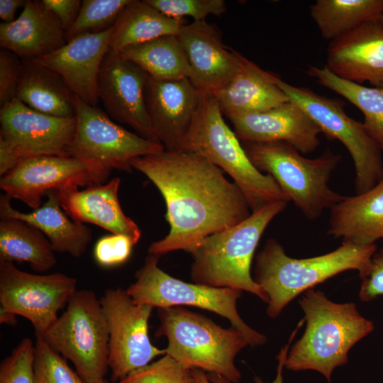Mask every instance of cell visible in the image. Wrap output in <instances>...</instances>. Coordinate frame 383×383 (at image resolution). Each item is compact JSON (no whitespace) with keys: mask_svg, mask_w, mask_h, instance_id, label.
<instances>
[{"mask_svg":"<svg viewBox=\"0 0 383 383\" xmlns=\"http://www.w3.org/2000/svg\"><path fill=\"white\" fill-rule=\"evenodd\" d=\"M192 376L194 383H231L219 374L210 373L206 375L204 371L199 369H192Z\"/></svg>","mask_w":383,"mask_h":383,"instance_id":"obj_45","label":"cell"},{"mask_svg":"<svg viewBox=\"0 0 383 383\" xmlns=\"http://www.w3.org/2000/svg\"><path fill=\"white\" fill-rule=\"evenodd\" d=\"M121 179L106 184L53 191L64 211L79 223L96 225L113 234L123 235L135 245L141 237L138 225L123 211L118 200Z\"/></svg>","mask_w":383,"mask_h":383,"instance_id":"obj_22","label":"cell"},{"mask_svg":"<svg viewBox=\"0 0 383 383\" xmlns=\"http://www.w3.org/2000/svg\"><path fill=\"white\" fill-rule=\"evenodd\" d=\"M158 257L149 254L136 272V280L126 289L134 302L152 308L165 309L192 306L206 309L226 318L252 347L262 345L267 338L242 319L237 309L241 290L192 284L177 279L157 265Z\"/></svg>","mask_w":383,"mask_h":383,"instance_id":"obj_9","label":"cell"},{"mask_svg":"<svg viewBox=\"0 0 383 383\" xmlns=\"http://www.w3.org/2000/svg\"><path fill=\"white\" fill-rule=\"evenodd\" d=\"M242 145L252 165L270 175L308 219L318 218L343 199L329 186L340 155L328 150L308 158L284 142H243Z\"/></svg>","mask_w":383,"mask_h":383,"instance_id":"obj_6","label":"cell"},{"mask_svg":"<svg viewBox=\"0 0 383 383\" xmlns=\"http://www.w3.org/2000/svg\"><path fill=\"white\" fill-rule=\"evenodd\" d=\"M94 383H109L108 381L106 379H102L96 382H94Z\"/></svg>","mask_w":383,"mask_h":383,"instance_id":"obj_47","label":"cell"},{"mask_svg":"<svg viewBox=\"0 0 383 383\" xmlns=\"http://www.w3.org/2000/svg\"><path fill=\"white\" fill-rule=\"evenodd\" d=\"M65 30L56 16L38 0H27L20 16L0 24V45L21 60L38 59L66 43Z\"/></svg>","mask_w":383,"mask_h":383,"instance_id":"obj_23","label":"cell"},{"mask_svg":"<svg viewBox=\"0 0 383 383\" xmlns=\"http://www.w3.org/2000/svg\"><path fill=\"white\" fill-rule=\"evenodd\" d=\"M328 233L357 245L383 239V175L367 192L344 196L330 210Z\"/></svg>","mask_w":383,"mask_h":383,"instance_id":"obj_24","label":"cell"},{"mask_svg":"<svg viewBox=\"0 0 383 383\" xmlns=\"http://www.w3.org/2000/svg\"><path fill=\"white\" fill-rule=\"evenodd\" d=\"M66 306L39 338L71 361L86 383L104 379L109 369V335L100 299L92 290H77Z\"/></svg>","mask_w":383,"mask_h":383,"instance_id":"obj_8","label":"cell"},{"mask_svg":"<svg viewBox=\"0 0 383 383\" xmlns=\"http://www.w3.org/2000/svg\"><path fill=\"white\" fill-rule=\"evenodd\" d=\"M77 121L70 156L89 167L106 181L113 170L131 172V160L165 150L157 142L143 138L113 122L97 106H89L73 94Z\"/></svg>","mask_w":383,"mask_h":383,"instance_id":"obj_10","label":"cell"},{"mask_svg":"<svg viewBox=\"0 0 383 383\" xmlns=\"http://www.w3.org/2000/svg\"><path fill=\"white\" fill-rule=\"evenodd\" d=\"M99 184L104 182L89 167L71 156L25 158L0 179L4 194L33 210L49 192Z\"/></svg>","mask_w":383,"mask_h":383,"instance_id":"obj_15","label":"cell"},{"mask_svg":"<svg viewBox=\"0 0 383 383\" xmlns=\"http://www.w3.org/2000/svg\"><path fill=\"white\" fill-rule=\"evenodd\" d=\"M46 196V201L39 208L30 213H23L13 208L8 195L1 194V219L13 218L24 221L47 237L55 252L81 257L91 240V229L69 218L53 191Z\"/></svg>","mask_w":383,"mask_h":383,"instance_id":"obj_25","label":"cell"},{"mask_svg":"<svg viewBox=\"0 0 383 383\" xmlns=\"http://www.w3.org/2000/svg\"><path fill=\"white\" fill-rule=\"evenodd\" d=\"M240 141L225 122L215 96L201 90L199 105L182 151L199 154L228 174L252 212L274 201L289 202L275 180L252 165Z\"/></svg>","mask_w":383,"mask_h":383,"instance_id":"obj_4","label":"cell"},{"mask_svg":"<svg viewBox=\"0 0 383 383\" xmlns=\"http://www.w3.org/2000/svg\"><path fill=\"white\" fill-rule=\"evenodd\" d=\"M177 38L200 90L214 94L242 70L248 59L226 47L218 29L206 20L184 24Z\"/></svg>","mask_w":383,"mask_h":383,"instance_id":"obj_17","label":"cell"},{"mask_svg":"<svg viewBox=\"0 0 383 383\" xmlns=\"http://www.w3.org/2000/svg\"><path fill=\"white\" fill-rule=\"evenodd\" d=\"M0 138L21 160L41 155L70 156L75 117L62 118L33 110L18 99L1 107Z\"/></svg>","mask_w":383,"mask_h":383,"instance_id":"obj_16","label":"cell"},{"mask_svg":"<svg viewBox=\"0 0 383 383\" xmlns=\"http://www.w3.org/2000/svg\"><path fill=\"white\" fill-rule=\"evenodd\" d=\"M148 76L138 65L109 49L99 71L97 94L111 118L145 139L160 143L146 107Z\"/></svg>","mask_w":383,"mask_h":383,"instance_id":"obj_14","label":"cell"},{"mask_svg":"<svg viewBox=\"0 0 383 383\" xmlns=\"http://www.w3.org/2000/svg\"><path fill=\"white\" fill-rule=\"evenodd\" d=\"M242 142H284L303 155L320 145V129L307 114L289 100L274 108L228 118Z\"/></svg>","mask_w":383,"mask_h":383,"instance_id":"obj_20","label":"cell"},{"mask_svg":"<svg viewBox=\"0 0 383 383\" xmlns=\"http://www.w3.org/2000/svg\"><path fill=\"white\" fill-rule=\"evenodd\" d=\"M325 67L343 79L383 88V25L367 23L330 41Z\"/></svg>","mask_w":383,"mask_h":383,"instance_id":"obj_21","label":"cell"},{"mask_svg":"<svg viewBox=\"0 0 383 383\" xmlns=\"http://www.w3.org/2000/svg\"><path fill=\"white\" fill-rule=\"evenodd\" d=\"M21 158L12 148L0 138V175L6 174L13 168L20 161Z\"/></svg>","mask_w":383,"mask_h":383,"instance_id":"obj_42","label":"cell"},{"mask_svg":"<svg viewBox=\"0 0 383 383\" xmlns=\"http://www.w3.org/2000/svg\"><path fill=\"white\" fill-rule=\"evenodd\" d=\"M116 383H194L192 369L167 355L133 370Z\"/></svg>","mask_w":383,"mask_h":383,"instance_id":"obj_35","label":"cell"},{"mask_svg":"<svg viewBox=\"0 0 383 383\" xmlns=\"http://www.w3.org/2000/svg\"><path fill=\"white\" fill-rule=\"evenodd\" d=\"M277 77L248 59L232 80L213 94L227 118L264 111L289 101Z\"/></svg>","mask_w":383,"mask_h":383,"instance_id":"obj_26","label":"cell"},{"mask_svg":"<svg viewBox=\"0 0 383 383\" xmlns=\"http://www.w3.org/2000/svg\"><path fill=\"white\" fill-rule=\"evenodd\" d=\"M277 84L288 99L299 106L330 139L340 142L355 167L356 194L374 187L383 175L382 150L362 123L350 117L340 101L296 87L277 77Z\"/></svg>","mask_w":383,"mask_h":383,"instance_id":"obj_11","label":"cell"},{"mask_svg":"<svg viewBox=\"0 0 383 383\" xmlns=\"http://www.w3.org/2000/svg\"><path fill=\"white\" fill-rule=\"evenodd\" d=\"M360 278L359 297L361 301H370L383 296V243L372 255L367 272Z\"/></svg>","mask_w":383,"mask_h":383,"instance_id":"obj_40","label":"cell"},{"mask_svg":"<svg viewBox=\"0 0 383 383\" xmlns=\"http://www.w3.org/2000/svg\"><path fill=\"white\" fill-rule=\"evenodd\" d=\"M24 0H0V17L4 23L15 21V14L19 7H24Z\"/></svg>","mask_w":383,"mask_h":383,"instance_id":"obj_43","label":"cell"},{"mask_svg":"<svg viewBox=\"0 0 383 383\" xmlns=\"http://www.w3.org/2000/svg\"><path fill=\"white\" fill-rule=\"evenodd\" d=\"M131 0H83L79 16L65 33L66 42L87 33L111 28Z\"/></svg>","mask_w":383,"mask_h":383,"instance_id":"obj_33","label":"cell"},{"mask_svg":"<svg viewBox=\"0 0 383 383\" xmlns=\"http://www.w3.org/2000/svg\"><path fill=\"white\" fill-rule=\"evenodd\" d=\"M16 98L48 115L75 117L73 94L62 78L36 60H22Z\"/></svg>","mask_w":383,"mask_h":383,"instance_id":"obj_27","label":"cell"},{"mask_svg":"<svg viewBox=\"0 0 383 383\" xmlns=\"http://www.w3.org/2000/svg\"><path fill=\"white\" fill-rule=\"evenodd\" d=\"M15 314L0 309V322L9 325H14L16 323V318Z\"/></svg>","mask_w":383,"mask_h":383,"instance_id":"obj_46","label":"cell"},{"mask_svg":"<svg viewBox=\"0 0 383 383\" xmlns=\"http://www.w3.org/2000/svg\"><path fill=\"white\" fill-rule=\"evenodd\" d=\"M149 76L159 79L189 78L192 72L177 35H167L128 47L118 52Z\"/></svg>","mask_w":383,"mask_h":383,"instance_id":"obj_31","label":"cell"},{"mask_svg":"<svg viewBox=\"0 0 383 383\" xmlns=\"http://www.w3.org/2000/svg\"><path fill=\"white\" fill-rule=\"evenodd\" d=\"M306 73L321 85L344 97L362 113L365 130L383 151V88L368 87L343 79L325 66L309 65Z\"/></svg>","mask_w":383,"mask_h":383,"instance_id":"obj_32","label":"cell"},{"mask_svg":"<svg viewBox=\"0 0 383 383\" xmlns=\"http://www.w3.org/2000/svg\"><path fill=\"white\" fill-rule=\"evenodd\" d=\"M156 337L167 339L166 355L190 369L219 374L238 383L241 374L236 355L248 344L236 329H226L181 306L159 309Z\"/></svg>","mask_w":383,"mask_h":383,"instance_id":"obj_7","label":"cell"},{"mask_svg":"<svg viewBox=\"0 0 383 383\" xmlns=\"http://www.w3.org/2000/svg\"><path fill=\"white\" fill-rule=\"evenodd\" d=\"M183 19L168 17L145 0H131L113 25L110 49H123L167 35H177L184 25Z\"/></svg>","mask_w":383,"mask_h":383,"instance_id":"obj_28","label":"cell"},{"mask_svg":"<svg viewBox=\"0 0 383 383\" xmlns=\"http://www.w3.org/2000/svg\"><path fill=\"white\" fill-rule=\"evenodd\" d=\"M310 13L321 37L332 41L362 25L379 21L383 0H317Z\"/></svg>","mask_w":383,"mask_h":383,"instance_id":"obj_30","label":"cell"},{"mask_svg":"<svg viewBox=\"0 0 383 383\" xmlns=\"http://www.w3.org/2000/svg\"><path fill=\"white\" fill-rule=\"evenodd\" d=\"M35 383H86L43 338L36 337Z\"/></svg>","mask_w":383,"mask_h":383,"instance_id":"obj_34","label":"cell"},{"mask_svg":"<svg viewBox=\"0 0 383 383\" xmlns=\"http://www.w3.org/2000/svg\"><path fill=\"white\" fill-rule=\"evenodd\" d=\"M42 1L56 16L65 33L77 20L82 3L79 0H42Z\"/></svg>","mask_w":383,"mask_h":383,"instance_id":"obj_41","label":"cell"},{"mask_svg":"<svg viewBox=\"0 0 383 383\" xmlns=\"http://www.w3.org/2000/svg\"><path fill=\"white\" fill-rule=\"evenodd\" d=\"M22 60L13 52L0 50V106L16 98Z\"/></svg>","mask_w":383,"mask_h":383,"instance_id":"obj_39","label":"cell"},{"mask_svg":"<svg viewBox=\"0 0 383 383\" xmlns=\"http://www.w3.org/2000/svg\"><path fill=\"white\" fill-rule=\"evenodd\" d=\"M113 30V26L100 33L78 35L58 50L35 60L58 74L81 101L96 107L98 77L110 49Z\"/></svg>","mask_w":383,"mask_h":383,"instance_id":"obj_19","label":"cell"},{"mask_svg":"<svg viewBox=\"0 0 383 383\" xmlns=\"http://www.w3.org/2000/svg\"><path fill=\"white\" fill-rule=\"evenodd\" d=\"M77 284L75 278L62 273L32 274L0 260V309L28 319L36 337H41L76 292Z\"/></svg>","mask_w":383,"mask_h":383,"instance_id":"obj_12","label":"cell"},{"mask_svg":"<svg viewBox=\"0 0 383 383\" xmlns=\"http://www.w3.org/2000/svg\"><path fill=\"white\" fill-rule=\"evenodd\" d=\"M35 345L23 338L0 365V383H35Z\"/></svg>","mask_w":383,"mask_h":383,"instance_id":"obj_37","label":"cell"},{"mask_svg":"<svg viewBox=\"0 0 383 383\" xmlns=\"http://www.w3.org/2000/svg\"><path fill=\"white\" fill-rule=\"evenodd\" d=\"M0 260L28 262L39 272L52 269L57 263L47 237L30 223L13 218L0 221Z\"/></svg>","mask_w":383,"mask_h":383,"instance_id":"obj_29","label":"cell"},{"mask_svg":"<svg viewBox=\"0 0 383 383\" xmlns=\"http://www.w3.org/2000/svg\"><path fill=\"white\" fill-rule=\"evenodd\" d=\"M109 335V367L115 382L166 355L152 344L148 321L152 307L133 301L126 290L109 289L100 299Z\"/></svg>","mask_w":383,"mask_h":383,"instance_id":"obj_13","label":"cell"},{"mask_svg":"<svg viewBox=\"0 0 383 383\" xmlns=\"http://www.w3.org/2000/svg\"><path fill=\"white\" fill-rule=\"evenodd\" d=\"M145 103L155 133L167 151H182L198 109L201 90L189 78L159 79L148 76Z\"/></svg>","mask_w":383,"mask_h":383,"instance_id":"obj_18","label":"cell"},{"mask_svg":"<svg viewBox=\"0 0 383 383\" xmlns=\"http://www.w3.org/2000/svg\"><path fill=\"white\" fill-rule=\"evenodd\" d=\"M379 22L383 25V16L381 17Z\"/></svg>","mask_w":383,"mask_h":383,"instance_id":"obj_48","label":"cell"},{"mask_svg":"<svg viewBox=\"0 0 383 383\" xmlns=\"http://www.w3.org/2000/svg\"><path fill=\"white\" fill-rule=\"evenodd\" d=\"M131 165L153 183L167 207L170 232L149 246L150 255L179 250L193 254L204 238L252 213L240 189L199 154L164 150L135 157Z\"/></svg>","mask_w":383,"mask_h":383,"instance_id":"obj_1","label":"cell"},{"mask_svg":"<svg viewBox=\"0 0 383 383\" xmlns=\"http://www.w3.org/2000/svg\"><path fill=\"white\" fill-rule=\"evenodd\" d=\"M135 244L123 235L110 234L100 238L94 248V257L102 267H111L125 262Z\"/></svg>","mask_w":383,"mask_h":383,"instance_id":"obj_38","label":"cell"},{"mask_svg":"<svg viewBox=\"0 0 383 383\" xmlns=\"http://www.w3.org/2000/svg\"><path fill=\"white\" fill-rule=\"evenodd\" d=\"M294 338V335H292L290 337L289 343L281 349L279 355L277 357V359L278 361L277 374H276L275 379L272 383H283L282 372L284 367L285 361H286L287 356L289 352L288 351L289 347ZM254 380L255 383H265L262 380V379H260L258 377H255L254 378Z\"/></svg>","mask_w":383,"mask_h":383,"instance_id":"obj_44","label":"cell"},{"mask_svg":"<svg viewBox=\"0 0 383 383\" xmlns=\"http://www.w3.org/2000/svg\"><path fill=\"white\" fill-rule=\"evenodd\" d=\"M377 249L376 244L343 241L332 252L297 259L288 256L277 240H267L256 257L254 279L268 299L267 315L277 317L299 294L343 272L357 270L362 277Z\"/></svg>","mask_w":383,"mask_h":383,"instance_id":"obj_3","label":"cell"},{"mask_svg":"<svg viewBox=\"0 0 383 383\" xmlns=\"http://www.w3.org/2000/svg\"><path fill=\"white\" fill-rule=\"evenodd\" d=\"M165 16L183 19L192 17L193 21L206 20L209 15L220 16L226 11L223 0H145Z\"/></svg>","mask_w":383,"mask_h":383,"instance_id":"obj_36","label":"cell"},{"mask_svg":"<svg viewBox=\"0 0 383 383\" xmlns=\"http://www.w3.org/2000/svg\"><path fill=\"white\" fill-rule=\"evenodd\" d=\"M299 304L306 326L288 352L284 367L318 371L331 382L333 370L348 362L349 350L374 330V323L361 316L354 303H335L313 289Z\"/></svg>","mask_w":383,"mask_h":383,"instance_id":"obj_2","label":"cell"},{"mask_svg":"<svg viewBox=\"0 0 383 383\" xmlns=\"http://www.w3.org/2000/svg\"><path fill=\"white\" fill-rule=\"evenodd\" d=\"M287 204L284 201L270 203L240 223L204 238L192 254V280L215 287L246 291L267 303L266 294L251 276V263L266 228Z\"/></svg>","mask_w":383,"mask_h":383,"instance_id":"obj_5","label":"cell"}]
</instances>
